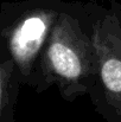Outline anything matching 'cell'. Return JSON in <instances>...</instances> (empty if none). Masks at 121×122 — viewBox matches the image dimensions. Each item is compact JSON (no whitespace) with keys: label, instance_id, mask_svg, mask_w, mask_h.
<instances>
[{"label":"cell","instance_id":"6da1fadb","mask_svg":"<svg viewBox=\"0 0 121 122\" xmlns=\"http://www.w3.org/2000/svg\"><path fill=\"white\" fill-rule=\"evenodd\" d=\"M96 77V55L85 11L77 2H69L59 13L43 47L38 69L42 94L56 85L65 102L89 94Z\"/></svg>","mask_w":121,"mask_h":122},{"label":"cell","instance_id":"7a4b0ae2","mask_svg":"<svg viewBox=\"0 0 121 122\" xmlns=\"http://www.w3.org/2000/svg\"><path fill=\"white\" fill-rule=\"evenodd\" d=\"M64 0H20L0 4V61H12L21 85L35 91L43 47Z\"/></svg>","mask_w":121,"mask_h":122},{"label":"cell","instance_id":"3957f363","mask_svg":"<svg viewBox=\"0 0 121 122\" xmlns=\"http://www.w3.org/2000/svg\"><path fill=\"white\" fill-rule=\"evenodd\" d=\"M96 55V77L105 102L121 114V26L118 18L106 14L90 27ZM93 85V86H94Z\"/></svg>","mask_w":121,"mask_h":122},{"label":"cell","instance_id":"277c9868","mask_svg":"<svg viewBox=\"0 0 121 122\" xmlns=\"http://www.w3.org/2000/svg\"><path fill=\"white\" fill-rule=\"evenodd\" d=\"M20 85L12 61H0V122H14Z\"/></svg>","mask_w":121,"mask_h":122}]
</instances>
